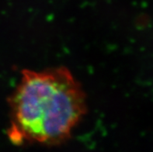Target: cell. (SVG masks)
Returning <instances> with one entry per match:
<instances>
[{
    "instance_id": "6da1fadb",
    "label": "cell",
    "mask_w": 153,
    "mask_h": 152,
    "mask_svg": "<svg viewBox=\"0 0 153 152\" xmlns=\"http://www.w3.org/2000/svg\"><path fill=\"white\" fill-rule=\"evenodd\" d=\"M10 106L9 136L16 144H60L86 113L83 89L63 67L24 70Z\"/></svg>"
}]
</instances>
